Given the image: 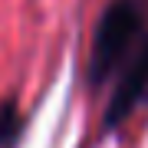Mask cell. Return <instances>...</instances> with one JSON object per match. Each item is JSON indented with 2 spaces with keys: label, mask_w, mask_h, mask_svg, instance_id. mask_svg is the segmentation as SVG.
Wrapping results in <instances>:
<instances>
[{
  "label": "cell",
  "mask_w": 148,
  "mask_h": 148,
  "mask_svg": "<svg viewBox=\"0 0 148 148\" xmlns=\"http://www.w3.org/2000/svg\"><path fill=\"white\" fill-rule=\"evenodd\" d=\"M89 79L106 95V122L128 119L148 99V13L142 0H112L92 36Z\"/></svg>",
  "instance_id": "1"
},
{
  "label": "cell",
  "mask_w": 148,
  "mask_h": 148,
  "mask_svg": "<svg viewBox=\"0 0 148 148\" xmlns=\"http://www.w3.org/2000/svg\"><path fill=\"white\" fill-rule=\"evenodd\" d=\"M16 115H13V109L7 106V109H0V142H7L10 138V122H13Z\"/></svg>",
  "instance_id": "2"
}]
</instances>
